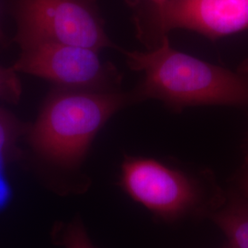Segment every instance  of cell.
Listing matches in <instances>:
<instances>
[{
    "instance_id": "obj_6",
    "label": "cell",
    "mask_w": 248,
    "mask_h": 248,
    "mask_svg": "<svg viewBox=\"0 0 248 248\" xmlns=\"http://www.w3.org/2000/svg\"><path fill=\"white\" fill-rule=\"evenodd\" d=\"M121 184L135 202L165 220L194 212L202 202L199 185L191 177L150 158L126 157Z\"/></svg>"
},
{
    "instance_id": "obj_9",
    "label": "cell",
    "mask_w": 248,
    "mask_h": 248,
    "mask_svg": "<svg viewBox=\"0 0 248 248\" xmlns=\"http://www.w3.org/2000/svg\"><path fill=\"white\" fill-rule=\"evenodd\" d=\"M9 133L6 127L0 123V209L6 206L10 197V188L4 171L3 152L8 143Z\"/></svg>"
},
{
    "instance_id": "obj_3",
    "label": "cell",
    "mask_w": 248,
    "mask_h": 248,
    "mask_svg": "<svg viewBox=\"0 0 248 248\" xmlns=\"http://www.w3.org/2000/svg\"><path fill=\"white\" fill-rule=\"evenodd\" d=\"M18 42H50L99 51L113 45L106 35L95 0H20Z\"/></svg>"
},
{
    "instance_id": "obj_13",
    "label": "cell",
    "mask_w": 248,
    "mask_h": 248,
    "mask_svg": "<svg viewBox=\"0 0 248 248\" xmlns=\"http://www.w3.org/2000/svg\"><path fill=\"white\" fill-rule=\"evenodd\" d=\"M223 248H234V247H233V246H232V244H231V243H228V244H227V245H225V246H224V247H223Z\"/></svg>"
},
{
    "instance_id": "obj_2",
    "label": "cell",
    "mask_w": 248,
    "mask_h": 248,
    "mask_svg": "<svg viewBox=\"0 0 248 248\" xmlns=\"http://www.w3.org/2000/svg\"><path fill=\"white\" fill-rule=\"evenodd\" d=\"M137 101L133 91L68 89L47 102L31 131V141L45 157L63 166L76 165L107 121Z\"/></svg>"
},
{
    "instance_id": "obj_8",
    "label": "cell",
    "mask_w": 248,
    "mask_h": 248,
    "mask_svg": "<svg viewBox=\"0 0 248 248\" xmlns=\"http://www.w3.org/2000/svg\"><path fill=\"white\" fill-rule=\"evenodd\" d=\"M15 72L0 66V99L16 101L19 98L21 90Z\"/></svg>"
},
{
    "instance_id": "obj_4",
    "label": "cell",
    "mask_w": 248,
    "mask_h": 248,
    "mask_svg": "<svg viewBox=\"0 0 248 248\" xmlns=\"http://www.w3.org/2000/svg\"><path fill=\"white\" fill-rule=\"evenodd\" d=\"M174 29H186L216 40L248 30V0H169L151 6L137 21L141 42L155 48Z\"/></svg>"
},
{
    "instance_id": "obj_10",
    "label": "cell",
    "mask_w": 248,
    "mask_h": 248,
    "mask_svg": "<svg viewBox=\"0 0 248 248\" xmlns=\"http://www.w3.org/2000/svg\"><path fill=\"white\" fill-rule=\"evenodd\" d=\"M64 243L66 248H94L79 222H74L69 226Z\"/></svg>"
},
{
    "instance_id": "obj_7",
    "label": "cell",
    "mask_w": 248,
    "mask_h": 248,
    "mask_svg": "<svg viewBox=\"0 0 248 248\" xmlns=\"http://www.w3.org/2000/svg\"><path fill=\"white\" fill-rule=\"evenodd\" d=\"M212 218L234 248H248V201L240 196L232 197Z\"/></svg>"
},
{
    "instance_id": "obj_5",
    "label": "cell",
    "mask_w": 248,
    "mask_h": 248,
    "mask_svg": "<svg viewBox=\"0 0 248 248\" xmlns=\"http://www.w3.org/2000/svg\"><path fill=\"white\" fill-rule=\"evenodd\" d=\"M15 71L52 80L68 89L93 90L120 84L121 76L103 63L98 51L50 42L23 44Z\"/></svg>"
},
{
    "instance_id": "obj_12",
    "label": "cell",
    "mask_w": 248,
    "mask_h": 248,
    "mask_svg": "<svg viewBox=\"0 0 248 248\" xmlns=\"http://www.w3.org/2000/svg\"><path fill=\"white\" fill-rule=\"evenodd\" d=\"M151 3V6L154 7H160L162 5H164L166 2H168L169 0H149Z\"/></svg>"
},
{
    "instance_id": "obj_1",
    "label": "cell",
    "mask_w": 248,
    "mask_h": 248,
    "mask_svg": "<svg viewBox=\"0 0 248 248\" xmlns=\"http://www.w3.org/2000/svg\"><path fill=\"white\" fill-rule=\"evenodd\" d=\"M129 66L142 73L133 90L138 101L156 99L180 109L198 105L248 108V62L231 70L172 48L168 35L148 52L123 51Z\"/></svg>"
},
{
    "instance_id": "obj_11",
    "label": "cell",
    "mask_w": 248,
    "mask_h": 248,
    "mask_svg": "<svg viewBox=\"0 0 248 248\" xmlns=\"http://www.w3.org/2000/svg\"><path fill=\"white\" fill-rule=\"evenodd\" d=\"M240 185H241V189H242V192L244 195L243 198L248 202V165H247V168H246L243 177L241 179Z\"/></svg>"
}]
</instances>
